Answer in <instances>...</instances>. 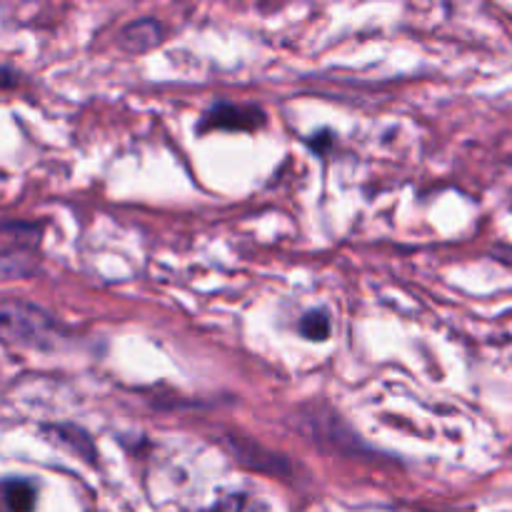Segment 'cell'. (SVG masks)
<instances>
[{"instance_id": "5b68a950", "label": "cell", "mask_w": 512, "mask_h": 512, "mask_svg": "<svg viewBox=\"0 0 512 512\" xmlns=\"http://www.w3.org/2000/svg\"><path fill=\"white\" fill-rule=\"evenodd\" d=\"M45 435H50L55 443L65 445V448H70L73 453H78L80 458H85L88 463L95 460L93 443H90L88 435L80 428H75V425H48V428H45Z\"/></svg>"}, {"instance_id": "6da1fadb", "label": "cell", "mask_w": 512, "mask_h": 512, "mask_svg": "<svg viewBox=\"0 0 512 512\" xmlns=\"http://www.w3.org/2000/svg\"><path fill=\"white\" fill-rule=\"evenodd\" d=\"M60 338V325L40 305L20 298H0V343L50 350Z\"/></svg>"}, {"instance_id": "277c9868", "label": "cell", "mask_w": 512, "mask_h": 512, "mask_svg": "<svg viewBox=\"0 0 512 512\" xmlns=\"http://www.w3.org/2000/svg\"><path fill=\"white\" fill-rule=\"evenodd\" d=\"M160 25L158 20L143 18L138 23H130L128 28L120 33V45L130 53H143V50H150L153 45L160 43Z\"/></svg>"}, {"instance_id": "52a82bcc", "label": "cell", "mask_w": 512, "mask_h": 512, "mask_svg": "<svg viewBox=\"0 0 512 512\" xmlns=\"http://www.w3.org/2000/svg\"><path fill=\"white\" fill-rule=\"evenodd\" d=\"M300 333L308 340H325L330 335V318L323 310H310L300 320Z\"/></svg>"}, {"instance_id": "3957f363", "label": "cell", "mask_w": 512, "mask_h": 512, "mask_svg": "<svg viewBox=\"0 0 512 512\" xmlns=\"http://www.w3.org/2000/svg\"><path fill=\"white\" fill-rule=\"evenodd\" d=\"M38 503V488L28 478L0 480V508L3 512H33Z\"/></svg>"}, {"instance_id": "ba28073f", "label": "cell", "mask_w": 512, "mask_h": 512, "mask_svg": "<svg viewBox=\"0 0 512 512\" xmlns=\"http://www.w3.org/2000/svg\"><path fill=\"white\" fill-rule=\"evenodd\" d=\"M15 85H20L18 70L10 68V65L0 63V88H15Z\"/></svg>"}, {"instance_id": "8992f818", "label": "cell", "mask_w": 512, "mask_h": 512, "mask_svg": "<svg viewBox=\"0 0 512 512\" xmlns=\"http://www.w3.org/2000/svg\"><path fill=\"white\" fill-rule=\"evenodd\" d=\"M33 273V260L25 250H0V280L25 278Z\"/></svg>"}, {"instance_id": "7a4b0ae2", "label": "cell", "mask_w": 512, "mask_h": 512, "mask_svg": "<svg viewBox=\"0 0 512 512\" xmlns=\"http://www.w3.org/2000/svg\"><path fill=\"white\" fill-rule=\"evenodd\" d=\"M263 110L255 105H233V103H218L208 115L203 118L205 128L218 130H253L263 125Z\"/></svg>"}]
</instances>
